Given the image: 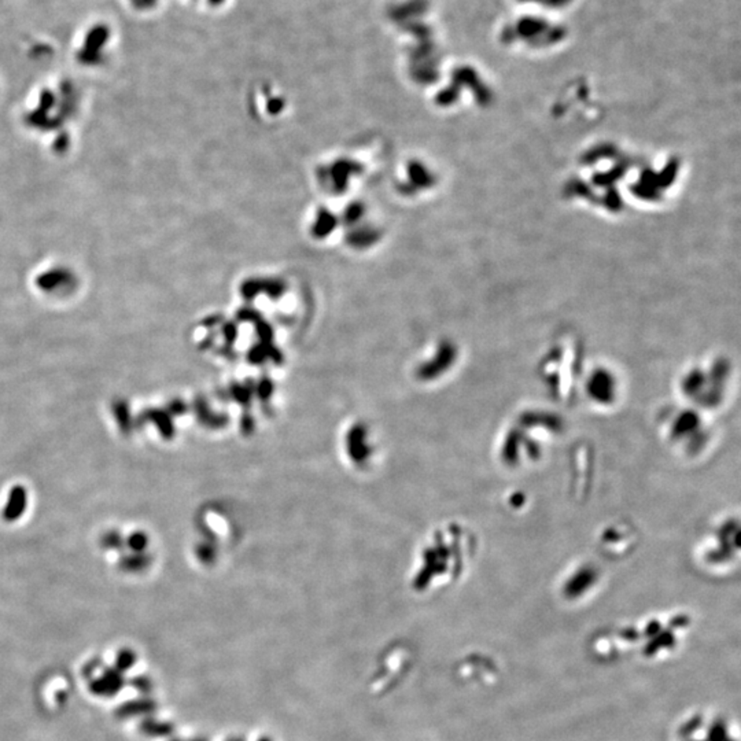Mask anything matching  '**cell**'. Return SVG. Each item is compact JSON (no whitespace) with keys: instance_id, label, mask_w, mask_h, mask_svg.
<instances>
[{"instance_id":"obj_5","label":"cell","mask_w":741,"mask_h":741,"mask_svg":"<svg viewBox=\"0 0 741 741\" xmlns=\"http://www.w3.org/2000/svg\"><path fill=\"white\" fill-rule=\"evenodd\" d=\"M597 545L609 558L627 556L637 545V534L630 524L612 522L599 534Z\"/></svg>"},{"instance_id":"obj_4","label":"cell","mask_w":741,"mask_h":741,"mask_svg":"<svg viewBox=\"0 0 741 741\" xmlns=\"http://www.w3.org/2000/svg\"><path fill=\"white\" fill-rule=\"evenodd\" d=\"M585 398L596 409H612L620 399V382L607 369H597L583 382Z\"/></svg>"},{"instance_id":"obj_1","label":"cell","mask_w":741,"mask_h":741,"mask_svg":"<svg viewBox=\"0 0 741 741\" xmlns=\"http://www.w3.org/2000/svg\"><path fill=\"white\" fill-rule=\"evenodd\" d=\"M562 431L563 423L558 415L540 409L524 411L498 438L497 457L508 470H524L541 461Z\"/></svg>"},{"instance_id":"obj_8","label":"cell","mask_w":741,"mask_h":741,"mask_svg":"<svg viewBox=\"0 0 741 741\" xmlns=\"http://www.w3.org/2000/svg\"><path fill=\"white\" fill-rule=\"evenodd\" d=\"M725 731H726V729H725V725H724L722 722H717V724L712 726L711 732H710V739H711V741L724 740V738H725V735H726Z\"/></svg>"},{"instance_id":"obj_7","label":"cell","mask_w":741,"mask_h":741,"mask_svg":"<svg viewBox=\"0 0 741 741\" xmlns=\"http://www.w3.org/2000/svg\"><path fill=\"white\" fill-rule=\"evenodd\" d=\"M655 636H656L655 643L652 641V644H650L648 648H647V652H648V655L654 654V652H656L660 647H664V648H666V647H671L673 643H674V637H673V634H671L670 632H666V633H664V632L660 630V632L656 633Z\"/></svg>"},{"instance_id":"obj_3","label":"cell","mask_w":741,"mask_h":741,"mask_svg":"<svg viewBox=\"0 0 741 741\" xmlns=\"http://www.w3.org/2000/svg\"><path fill=\"white\" fill-rule=\"evenodd\" d=\"M739 531L740 522L738 517H728L715 524L698 544V563L711 568L738 566L740 560Z\"/></svg>"},{"instance_id":"obj_6","label":"cell","mask_w":741,"mask_h":741,"mask_svg":"<svg viewBox=\"0 0 741 741\" xmlns=\"http://www.w3.org/2000/svg\"><path fill=\"white\" fill-rule=\"evenodd\" d=\"M596 566L592 562H583L570 572L563 583V593L567 599L579 597L595 586L600 576V571Z\"/></svg>"},{"instance_id":"obj_2","label":"cell","mask_w":741,"mask_h":741,"mask_svg":"<svg viewBox=\"0 0 741 741\" xmlns=\"http://www.w3.org/2000/svg\"><path fill=\"white\" fill-rule=\"evenodd\" d=\"M660 430L674 450L689 457L704 452L712 436L705 412L694 406L667 411L662 418Z\"/></svg>"}]
</instances>
